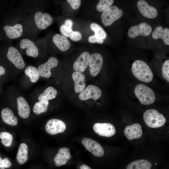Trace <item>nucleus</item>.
I'll list each match as a JSON object with an SVG mask.
<instances>
[{
  "label": "nucleus",
  "instance_id": "obj_32",
  "mask_svg": "<svg viewBox=\"0 0 169 169\" xmlns=\"http://www.w3.org/2000/svg\"><path fill=\"white\" fill-rule=\"evenodd\" d=\"M161 74L163 78L169 82V60L167 59L163 63L161 68Z\"/></svg>",
  "mask_w": 169,
  "mask_h": 169
},
{
  "label": "nucleus",
  "instance_id": "obj_17",
  "mask_svg": "<svg viewBox=\"0 0 169 169\" xmlns=\"http://www.w3.org/2000/svg\"><path fill=\"white\" fill-rule=\"evenodd\" d=\"M20 47L22 49L27 48L26 53L29 56L36 57L38 55V49L32 41L28 38L21 40L20 43Z\"/></svg>",
  "mask_w": 169,
  "mask_h": 169
},
{
  "label": "nucleus",
  "instance_id": "obj_21",
  "mask_svg": "<svg viewBox=\"0 0 169 169\" xmlns=\"http://www.w3.org/2000/svg\"><path fill=\"white\" fill-rule=\"evenodd\" d=\"M152 36L154 39H162L165 44L169 45V29L168 28L163 29L162 26H158L153 31Z\"/></svg>",
  "mask_w": 169,
  "mask_h": 169
},
{
  "label": "nucleus",
  "instance_id": "obj_19",
  "mask_svg": "<svg viewBox=\"0 0 169 169\" xmlns=\"http://www.w3.org/2000/svg\"><path fill=\"white\" fill-rule=\"evenodd\" d=\"M17 100L19 115L23 119L28 118L29 115L30 110L28 102L22 96L17 98Z\"/></svg>",
  "mask_w": 169,
  "mask_h": 169
},
{
  "label": "nucleus",
  "instance_id": "obj_4",
  "mask_svg": "<svg viewBox=\"0 0 169 169\" xmlns=\"http://www.w3.org/2000/svg\"><path fill=\"white\" fill-rule=\"evenodd\" d=\"M123 14V10L117 6H110L102 13L101 15L102 22L105 26H109L120 18Z\"/></svg>",
  "mask_w": 169,
  "mask_h": 169
},
{
  "label": "nucleus",
  "instance_id": "obj_6",
  "mask_svg": "<svg viewBox=\"0 0 169 169\" xmlns=\"http://www.w3.org/2000/svg\"><path fill=\"white\" fill-rule=\"evenodd\" d=\"M152 30L151 26L146 22H142L137 25L131 27L128 30V35L131 38L139 35L147 36L151 33Z\"/></svg>",
  "mask_w": 169,
  "mask_h": 169
},
{
  "label": "nucleus",
  "instance_id": "obj_41",
  "mask_svg": "<svg viewBox=\"0 0 169 169\" xmlns=\"http://www.w3.org/2000/svg\"></svg>",
  "mask_w": 169,
  "mask_h": 169
},
{
  "label": "nucleus",
  "instance_id": "obj_23",
  "mask_svg": "<svg viewBox=\"0 0 169 169\" xmlns=\"http://www.w3.org/2000/svg\"><path fill=\"white\" fill-rule=\"evenodd\" d=\"M2 119L7 124L14 126L17 125L18 120L17 118L14 115L13 111L8 108L3 109L1 112Z\"/></svg>",
  "mask_w": 169,
  "mask_h": 169
},
{
  "label": "nucleus",
  "instance_id": "obj_7",
  "mask_svg": "<svg viewBox=\"0 0 169 169\" xmlns=\"http://www.w3.org/2000/svg\"><path fill=\"white\" fill-rule=\"evenodd\" d=\"M82 143L86 149L94 156L101 157L104 155L105 152L103 148L95 140L88 138H84L82 140Z\"/></svg>",
  "mask_w": 169,
  "mask_h": 169
},
{
  "label": "nucleus",
  "instance_id": "obj_40",
  "mask_svg": "<svg viewBox=\"0 0 169 169\" xmlns=\"http://www.w3.org/2000/svg\"><path fill=\"white\" fill-rule=\"evenodd\" d=\"M80 169H91L90 167L85 164H83L79 167Z\"/></svg>",
  "mask_w": 169,
  "mask_h": 169
},
{
  "label": "nucleus",
  "instance_id": "obj_37",
  "mask_svg": "<svg viewBox=\"0 0 169 169\" xmlns=\"http://www.w3.org/2000/svg\"><path fill=\"white\" fill-rule=\"evenodd\" d=\"M89 41L91 43L97 42L100 44H102L104 42V40L98 38L95 35L91 36L89 38Z\"/></svg>",
  "mask_w": 169,
  "mask_h": 169
},
{
  "label": "nucleus",
  "instance_id": "obj_15",
  "mask_svg": "<svg viewBox=\"0 0 169 169\" xmlns=\"http://www.w3.org/2000/svg\"><path fill=\"white\" fill-rule=\"evenodd\" d=\"M124 133L129 140L140 138L142 135L141 125L138 123H135L126 126L124 130Z\"/></svg>",
  "mask_w": 169,
  "mask_h": 169
},
{
  "label": "nucleus",
  "instance_id": "obj_31",
  "mask_svg": "<svg viewBox=\"0 0 169 169\" xmlns=\"http://www.w3.org/2000/svg\"><path fill=\"white\" fill-rule=\"evenodd\" d=\"M113 0H100L96 6L97 10L103 12L113 4Z\"/></svg>",
  "mask_w": 169,
  "mask_h": 169
},
{
  "label": "nucleus",
  "instance_id": "obj_5",
  "mask_svg": "<svg viewBox=\"0 0 169 169\" xmlns=\"http://www.w3.org/2000/svg\"><path fill=\"white\" fill-rule=\"evenodd\" d=\"M103 60L102 56L99 53H95L90 55L89 65L90 73L93 77L98 75L102 68Z\"/></svg>",
  "mask_w": 169,
  "mask_h": 169
},
{
  "label": "nucleus",
  "instance_id": "obj_39",
  "mask_svg": "<svg viewBox=\"0 0 169 169\" xmlns=\"http://www.w3.org/2000/svg\"><path fill=\"white\" fill-rule=\"evenodd\" d=\"M5 72L4 68L2 66L0 65V76L3 75Z\"/></svg>",
  "mask_w": 169,
  "mask_h": 169
},
{
  "label": "nucleus",
  "instance_id": "obj_2",
  "mask_svg": "<svg viewBox=\"0 0 169 169\" xmlns=\"http://www.w3.org/2000/svg\"><path fill=\"white\" fill-rule=\"evenodd\" d=\"M134 92L136 97L142 105H150L155 101L156 96L153 90L144 84H139L136 85Z\"/></svg>",
  "mask_w": 169,
  "mask_h": 169
},
{
  "label": "nucleus",
  "instance_id": "obj_28",
  "mask_svg": "<svg viewBox=\"0 0 169 169\" xmlns=\"http://www.w3.org/2000/svg\"><path fill=\"white\" fill-rule=\"evenodd\" d=\"M49 102L48 100H42L36 103L33 108V111L37 115L46 112L48 110Z\"/></svg>",
  "mask_w": 169,
  "mask_h": 169
},
{
  "label": "nucleus",
  "instance_id": "obj_30",
  "mask_svg": "<svg viewBox=\"0 0 169 169\" xmlns=\"http://www.w3.org/2000/svg\"><path fill=\"white\" fill-rule=\"evenodd\" d=\"M0 138L2 143L4 146L9 147L12 144L13 137L11 134L5 131L0 132Z\"/></svg>",
  "mask_w": 169,
  "mask_h": 169
},
{
  "label": "nucleus",
  "instance_id": "obj_29",
  "mask_svg": "<svg viewBox=\"0 0 169 169\" xmlns=\"http://www.w3.org/2000/svg\"><path fill=\"white\" fill-rule=\"evenodd\" d=\"M91 29L94 32L95 35L103 40L105 39L107 34L103 28L96 23H92L90 26Z\"/></svg>",
  "mask_w": 169,
  "mask_h": 169
},
{
  "label": "nucleus",
  "instance_id": "obj_18",
  "mask_svg": "<svg viewBox=\"0 0 169 169\" xmlns=\"http://www.w3.org/2000/svg\"><path fill=\"white\" fill-rule=\"evenodd\" d=\"M72 78L74 83L75 91L77 93H81L85 87V76L81 73L75 71L73 73Z\"/></svg>",
  "mask_w": 169,
  "mask_h": 169
},
{
  "label": "nucleus",
  "instance_id": "obj_25",
  "mask_svg": "<svg viewBox=\"0 0 169 169\" xmlns=\"http://www.w3.org/2000/svg\"><path fill=\"white\" fill-rule=\"evenodd\" d=\"M28 148L27 145L22 143L19 145L16 159L18 162L21 164H24L28 159Z\"/></svg>",
  "mask_w": 169,
  "mask_h": 169
},
{
  "label": "nucleus",
  "instance_id": "obj_26",
  "mask_svg": "<svg viewBox=\"0 0 169 169\" xmlns=\"http://www.w3.org/2000/svg\"><path fill=\"white\" fill-rule=\"evenodd\" d=\"M57 94V91L52 87H48L38 97V100H48L55 98Z\"/></svg>",
  "mask_w": 169,
  "mask_h": 169
},
{
  "label": "nucleus",
  "instance_id": "obj_9",
  "mask_svg": "<svg viewBox=\"0 0 169 169\" xmlns=\"http://www.w3.org/2000/svg\"><path fill=\"white\" fill-rule=\"evenodd\" d=\"M66 126L62 121L56 119L49 120L45 126L46 132L51 135H54L64 132L65 130Z\"/></svg>",
  "mask_w": 169,
  "mask_h": 169
},
{
  "label": "nucleus",
  "instance_id": "obj_11",
  "mask_svg": "<svg viewBox=\"0 0 169 169\" xmlns=\"http://www.w3.org/2000/svg\"><path fill=\"white\" fill-rule=\"evenodd\" d=\"M140 12L145 17L150 19L155 18L158 15V11L154 7L150 5L145 1L140 0L137 3Z\"/></svg>",
  "mask_w": 169,
  "mask_h": 169
},
{
  "label": "nucleus",
  "instance_id": "obj_22",
  "mask_svg": "<svg viewBox=\"0 0 169 169\" xmlns=\"http://www.w3.org/2000/svg\"><path fill=\"white\" fill-rule=\"evenodd\" d=\"M7 36L10 39H15L20 37L22 34V25L17 24L13 26H5L3 28Z\"/></svg>",
  "mask_w": 169,
  "mask_h": 169
},
{
  "label": "nucleus",
  "instance_id": "obj_35",
  "mask_svg": "<svg viewBox=\"0 0 169 169\" xmlns=\"http://www.w3.org/2000/svg\"><path fill=\"white\" fill-rule=\"evenodd\" d=\"M70 38L74 41H78L81 39L82 35L81 33L77 31H72L69 35Z\"/></svg>",
  "mask_w": 169,
  "mask_h": 169
},
{
  "label": "nucleus",
  "instance_id": "obj_36",
  "mask_svg": "<svg viewBox=\"0 0 169 169\" xmlns=\"http://www.w3.org/2000/svg\"><path fill=\"white\" fill-rule=\"evenodd\" d=\"M67 1L73 9L78 8L80 6L81 1L80 0H67Z\"/></svg>",
  "mask_w": 169,
  "mask_h": 169
},
{
  "label": "nucleus",
  "instance_id": "obj_10",
  "mask_svg": "<svg viewBox=\"0 0 169 169\" xmlns=\"http://www.w3.org/2000/svg\"><path fill=\"white\" fill-rule=\"evenodd\" d=\"M102 90L98 87L92 85H88L79 95V98L82 100H85L90 98L97 100L101 96Z\"/></svg>",
  "mask_w": 169,
  "mask_h": 169
},
{
  "label": "nucleus",
  "instance_id": "obj_20",
  "mask_svg": "<svg viewBox=\"0 0 169 169\" xmlns=\"http://www.w3.org/2000/svg\"><path fill=\"white\" fill-rule=\"evenodd\" d=\"M53 42L61 51H67L70 47V43L67 38L61 34L57 33L54 35Z\"/></svg>",
  "mask_w": 169,
  "mask_h": 169
},
{
  "label": "nucleus",
  "instance_id": "obj_13",
  "mask_svg": "<svg viewBox=\"0 0 169 169\" xmlns=\"http://www.w3.org/2000/svg\"><path fill=\"white\" fill-rule=\"evenodd\" d=\"M34 19L37 27L44 29L53 23V19L48 13H43L41 12H36L34 15Z\"/></svg>",
  "mask_w": 169,
  "mask_h": 169
},
{
  "label": "nucleus",
  "instance_id": "obj_8",
  "mask_svg": "<svg viewBox=\"0 0 169 169\" xmlns=\"http://www.w3.org/2000/svg\"><path fill=\"white\" fill-rule=\"evenodd\" d=\"M93 129L99 136L106 137L112 136L116 132L115 127L109 123H96L93 125Z\"/></svg>",
  "mask_w": 169,
  "mask_h": 169
},
{
  "label": "nucleus",
  "instance_id": "obj_3",
  "mask_svg": "<svg viewBox=\"0 0 169 169\" xmlns=\"http://www.w3.org/2000/svg\"><path fill=\"white\" fill-rule=\"evenodd\" d=\"M145 124L149 127L156 128L163 126L166 123V119L156 110L150 109L146 111L143 115Z\"/></svg>",
  "mask_w": 169,
  "mask_h": 169
},
{
  "label": "nucleus",
  "instance_id": "obj_27",
  "mask_svg": "<svg viewBox=\"0 0 169 169\" xmlns=\"http://www.w3.org/2000/svg\"><path fill=\"white\" fill-rule=\"evenodd\" d=\"M24 72L33 83H36L39 79L40 75L38 69L34 66L31 65L28 66L26 68Z\"/></svg>",
  "mask_w": 169,
  "mask_h": 169
},
{
  "label": "nucleus",
  "instance_id": "obj_24",
  "mask_svg": "<svg viewBox=\"0 0 169 169\" xmlns=\"http://www.w3.org/2000/svg\"><path fill=\"white\" fill-rule=\"evenodd\" d=\"M151 163L144 159H140L134 161L129 163L126 169H151Z\"/></svg>",
  "mask_w": 169,
  "mask_h": 169
},
{
  "label": "nucleus",
  "instance_id": "obj_16",
  "mask_svg": "<svg viewBox=\"0 0 169 169\" xmlns=\"http://www.w3.org/2000/svg\"><path fill=\"white\" fill-rule=\"evenodd\" d=\"M90 55L87 52L82 53L74 62L73 65L74 69L81 73H84L89 65Z\"/></svg>",
  "mask_w": 169,
  "mask_h": 169
},
{
  "label": "nucleus",
  "instance_id": "obj_34",
  "mask_svg": "<svg viewBox=\"0 0 169 169\" xmlns=\"http://www.w3.org/2000/svg\"><path fill=\"white\" fill-rule=\"evenodd\" d=\"M12 164L9 160L6 157L2 159L0 156V169H5L10 167Z\"/></svg>",
  "mask_w": 169,
  "mask_h": 169
},
{
  "label": "nucleus",
  "instance_id": "obj_33",
  "mask_svg": "<svg viewBox=\"0 0 169 169\" xmlns=\"http://www.w3.org/2000/svg\"><path fill=\"white\" fill-rule=\"evenodd\" d=\"M60 30L64 36L66 37L69 36L70 33L73 31L72 28L63 24L61 26Z\"/></svg>",
  "mask_w": 169,
  "mask_h": 169
},
{
  "label": "nucleus",
  "instance_id": "obj_14",
  "mask_svg": "<svg viewBox=\"0 0 169 169\" xmlns=\"http://www.w3.org/2000/svg\"><path fill=\"white\" fill-rule=\"evenodd\" d=\"M58 63V60L56 58L50 57L46 63L38 67L39 75L47 78H49L51 75V69L56 67Z\"/></svg>",
  "mask_w": 169,
  "mask_h": 169
},
{
  "label": "nucleus",
  "instance_id": "obj_12",
  "mask_svg": "<svg viewBox=\"0 0 169 169\" xmlns=\"http://www.w3.org/2000/svg\"><path fill=\"white\" fill-rule=\"evenodd\" d=\"M7 57L8 59L18 69H22L25 66L24 61L18 51L13 47L8 50Z\"/></svg>",
  "mask_w": 169,
  "mask_h": 169
},
{
  "label": "nucleus",
  "instance_id": "obj_38",
  "mask_svg": "<svg viewBox=\"0 0 169 169\" xmlns=\"http://www.w3.org/2000/svg\"><path fill=\"white\" fill-rule=\"evenodd\" d=\"M73 24V21L71 19H67L65 21L64 24L69 27L72 28Z\"/></svg>",
  "mask_w": 169,
  "mask_h": 169
},
{
  "label": "nucleus",
  "instance_id": "obj_1",
  "mask_svg": "<svg viewBox=\"0 0 169 169\" xmlns=\"http://www.w3.org/2000/svg\"><path fill=\"white\" fill-rule=\"evenodd\" d=\"M131 70L135 77L141 81L149 83L153 80L152 71L148 64L142 60L134 61L132 64Z\"/></svg>",
  "mask_w": 169,
  "mask_h": 169
}]
</instances>
